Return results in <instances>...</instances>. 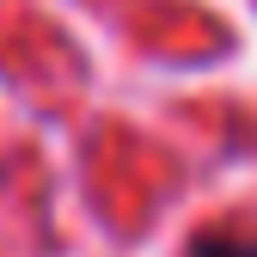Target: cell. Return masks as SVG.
I'll return each mask as SVG.
<instances>
[{
    "instance_id": "1",
    "label": "cell",
    "mask_w": 257,
    "mask_h": 257,
    "mask_svg": "<svg viewBox=\"0 0 257 257\" xmlns=\"http://www.w3.org/2000/svg\"><path fill=\"white\" fill-rule=\"evenodd\" d=\"M190 257H257V239L251 233H202L190 245Z\"/></svg>"
}]
</instances>
